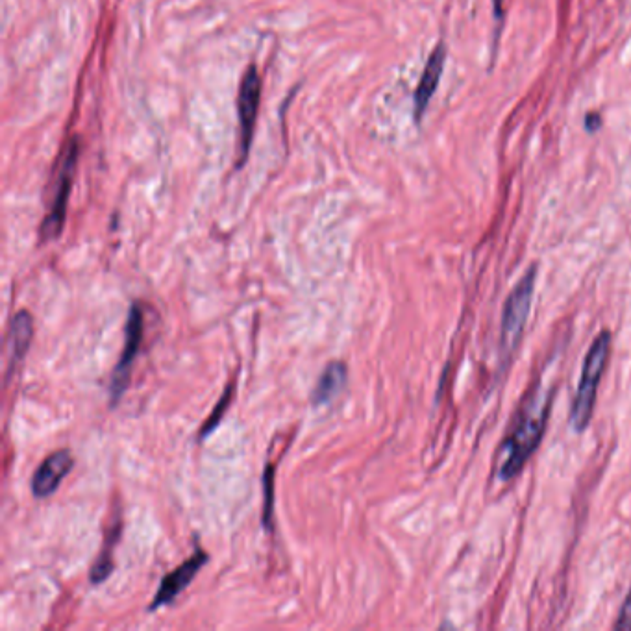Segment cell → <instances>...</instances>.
<instances>
[{"label":"cell","mask_w":631,"mask_h":631,"mask_svg":"<svg viewBox=\"0 0 631 631\" xmlns=\"http://www.w3.org/2000/svg\"><path fill=\"white\" fill-rule=\"evenodd\" d=\"M552 395L543 387H537L520 409L519 419L504 445V461L500 465V480L509 482L519 476L533 452L541 445L546 422L550 415Z\"/></svg>","instance_id":"6da1fadb"},{"label":"cell","mask_w":631,"mask_h":631,"mask_svg":"<svg viewBox=\"0 0 631 631\" xmlns=\"http://www.w3.org/2000/svg\"><path fill=\"white\" fill-rule=\"evenodd\" d=\"M609 354H611V334L606 330L594 339L587 356L583 359L580 384L570 408V424L576 432H583L593 419L596 393H598L600 380L606 372Z\"/></svg>","instance_id":"7a4b0ae2"},{"label":"cell","mask_w":631,"mask_h":631,"mask_svg":"<svg viewBox=\"0 0 631 631\" xmlns=\"http://www.w3.org/2000/svg\"><path fill=\"white\" fill-rule=\"evenodd\" d=\"M78 158H80V139L73 136L69 139V143L65 145V149H63L52 204H50L49 213L43 219L41 230H39V236H41L43 243H50V241L62 236L65 217H67V206H69V197H71V189H73V182H75Z\"/></svg>","instance_id":"3957f363"},{"label":"cell","mask_w":631,"mask_h":631,"mask_svg":"<svg viewBox=\"0 0 631 631\" xmlns=\"http://www.w3.org/2000/svg\"><path fill=\"white\" fill-rule=\"evenodd\" d=\"M261 76L256 63H250L241 78L237 93V115H239V139H237L236 169H243L250 156L256 119L260 112Z\"/></svg>","instance_id":"277c9868"},{"label":"cell","mask_w":631,"mask_h":631,"mask_svg":"<svg viewBox=\"0 0 631 631\" xmlns=\"http://www.w3.org/2000/svg\"><path fill=\"white\" fill-rule=\"evenodd\" d=\"M535 274L537 267L532 265L530 271L520 278L519 284L511 291L504 313H502V352L509 356L519 347L532 310L533 293H535Z\"/></svg>","instance_id":"5b68a950"},{"label":"cell","mask_w":631,"mask_h":631,"mask_svg":"<svg viewBox=\"0 0 631 631\" xmlns=\"http://www.w3.org/2000/svg\"><path fill=\"white\" fill-rule=\"evenodd\" d=\"M143 334H145L143 308L139 304H132L130 313H128V321H126V330H124L123 352H121V358L117 361L115 371L112 374V385H110L112 406H115L123 398L124 391L130 385L134 361H136L139 348L143 343Z\"/></svg>","instance_id":"8992f818"},{"label":"cell","mask_w":631,"mask_h":631,"mask_svg":"<svg viewBox=\"0 0 631 631\" xmlns=\"http://www.w3.org/2000/svg\"><path fill=\"white\" fill-rule=\"evenodd\" d=\"M208 561H210V556L202 548H197L193 556L187 557L180 567H176L171 574H167L161 580L158 593L150 604V611L171 606L174 600L186 591L187 585L197 578L198 570L202 569Z\"/></svg>","instance_id":"52a82bcc"},{"label":"cell","mask_w":631,"mask_h":631,"mask_svg":"<svg viewBox=\"0 0 631 631\" xmlns=\"http://www.w3.org/2000/svg\"><path fill=\"white\" fill-rule=\"evenodd\" d=\"M75 458L69 450H56L49 458L43 459L32 476V493L36 498H49L54 495L63 480L73 471Z\"/></svg>","instance_id":"ba28073f"},{"label":"cell","mask_w":631,"mask_h":631,"mask_svg":"<svg viewBox=\"0 0 631 631\" xmlns=\"http://www.w3.org/2000/svg\"><path fill=\"white\" fill-rule=\"evenodd\" d=\"M446 63V45L445 43H437L435 49L432 50L428 62L424 65L421 80L415 89L413 102H415V121L421 123L424 113L430 106V100L434 99L435 91L441 84V76L445 71Z\"/></svg>","instance_id":"9c48e42d"},{"label":"cell","mask_w":631,"mask_h":631,"mask_svg":"<svg viewBox=\"0 0 631 631\" xmlns=\"http://www.w3.org/2000/svg\"><path fill=\"white\" fill-rule=\"evenodd\" d=\"M34 339V319L26 310L17 311L10 324L8 350H10V374L26 358ZM8 374V376H10Z\"/></svg>","instance_id":"30bf717a"},{"label":"cell","mask_w":631,"mask_h":631,"mask_svg":"<svg viewBox=\"0 0 631 631\" xmlns=\"http://www.w3.org/2000/svg\"><path fill=\"white\" fill-rule=\"evenodd\" d=\"M348 380L347 365L343 361H332L330 365H326V369L322 371L317 385L311 393V402L313 406H324L330 404L335 396L339 395Z\"/></svg>","instance_id":"8fae6325"},{"label":"cell","mask_w":631,"mask_h":631,"mask_svg":"<svg viewBox=\"0 0 631 631\" xmlns=\"http://www.w3.org/2000/svg\"><path fill=\"white\" fill-rule=\"evenodd\" d=\"M121 515L115 519V524L112 528H108L106 532V539H104V546L100 550L97 561L93 563L91 572H89V580L93 585H99V583L106 582L110 576H112L113 569H115V561H113V548L119 543V537H121Z\"/></svg>","instance_id":"7c38bea8"},{"label":"cell","mask_w":631,"mask_h":631,"mask_svg":"<svg viewBox=\"0 0 631 631\" xmlns=\"http://www.w3.org/2000/svg\"><path fill=\"white\" fill-rule=\"evenodd\" d=\"M234 391H236V382H230L224 389L221 400L217 402V406L211 411L210 417L204 422L202 430H200V441H204L208 435L213 434L217 430V426L223 421L224 415H226V409L230 408L232 400H234Z\"/></svg>","instance_id":"4fadbf2b"},{"label":"cell","mask_w":631,"mask_h":631,"mask_svg":"<svg viewBox=\"0 0 631 631\" xmlns=\"http://www.w3.org/2000/svg\"><path fill=\"white\" fill-rule=\"evenodd\" d=\"M274 524V465H265L263 472V526L273 532Z\"/></svg>","instance_id":"5bb4252c"},{"label":"cell","mask_w":631,"mask_h":631,"mask_svg":"<svg viewBox=\"0 0 631 631\" xmlns=\"http://www.w3.org/2000/svg\"><path fill=\"white\" fill-rule=\"evenodd\" d=\"M615 630L631 631V587L630 593L626 596L622 609H620L619 619L615 622Z\"/></svg>","instance_id":"9a60e30c"},{"label":"cell","mask_w":631,"mask_h":631,"mask_svg":"<svg viewBox=\"0 0 631 631\" xmlns=\"http://www.w3.org/2000/svg\"><path fill=\"white\" fill-rule=\"evenodd\" d=\"M600 126H602V119H600V115L598 113H589L587 117H585V128H587V132H598L600 130Z\"/></svg>","instance_id":"2e32d148"},{"label":"cell","mask_w":631,"mask_h":631,"mask_svg":"<svg viewBox=\"0 0 631 631\" xmlns=\"http://www.w3.org/2000/svg\"><path fill=\"white\" fill-rule=\"evenodd\" d=\"M493 4H495V12L498 17L502 15V6H504V0H493Z\"/></svg>","instance_id":"e0dca14e"}]
</instances>
